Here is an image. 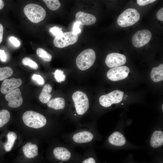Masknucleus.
Masks as SVG:
<instances>
[{"instance_id": "obj_1", "label": "nucleus", "mask_w": 163, "mask_h": 163, "mask_svg": "<svg viewBox=\"0 0 163 163\" xmlns=\"http://www.w3.org/2000/svg\"><path fill=\"white\" fill-rule=\"evenodd\" d=\"M22 119L24 124L27 126L34 129H39L44 126L47 120L41 114L36 111L29 110L25 112Z\"/></svg>"}, {"instance_id": "obj_2", "label": "nucleus", "mask_w": 163, "mask_h": 163, "mask_svg": "<svg viewBox=\"0 0 163 163\" xmlns=\"http://www.w3.org/2000/svg\"><path fill=\"white\" fill-rule=\"evenodd\" d=\"M24 13L31 22L38 23L45 18L46 11L41 6L37 4L31 3L26 5L24 8Z\"/></svg>"}, {"instance_id": "obj_3", "label": "nucleus", "mask_w": 163, "mask_h": 163, "mask_svg": "<svg viewBox=\"0 0 163 163\" xmlns=\"http://www.w3.org/2000/svg\"><path fill=\"white\" fill-rule=\"evenodd\" d=\"M94 51L91 49H85L82 52L76 59V65L80 70L88 69L94 64L96 59Z\"/></svg>"}, {"instance_id": "obj_4", "label": "nucleus", "mask_w": 163, "mask_h": 163, "mask_svg": "<svg viewBox=\"0 0 163 163\" xmlns=\"http://www.w3.org/2000/svg\"><path fill=\"white\" fill-rule=\"evenodd\" d=\"M140 18V14L136 10L129 8L119 15L117 18V23L122 27H126L136 23L139 20Z\"/></svg>"}, {"instance_id": "obj_5", "label": "nucleus", "mask_w": 163, "mask_h": 163, "mask_svg": "<svg viewBox=\"0 0 163 163\" xmlns=\"http://www.w3.org/2000/svg\"><path fill=\"white\" fill-rule=\"evenodd\" d=\"M76 111L77 113L80 115L84 114L89 107V102L87 95L84 93L77 91L72 95Z\"/></svg>"}, {"instance_id": "obj_6", "label": "nucleus", "mask_w": 163, "mask_h": 163, "mask_svg": "<svg viewBox=\"0 0 163 163\" xmlns=\"http://www.w3.org/2000/svg\"><path fill=\"white\" fill-rule=\"evenodd\" d=\"M78 38V35L75 34L73 31L65 32L55 37L53 44L57 47L62 48L74 44Z\"/></svg>"}, {"instance_id": "obj_7", "label": "nucleus", "mask_w": 163, "mask_h": 163, "mask_svg": "<svg viewBox=\"0 0 163 163\" xmlns=\"http://www.w3.org/2000/svg\"><path fill=\"white\" fill-rule=\"evenodd\" d=\"M124 92L119 90H116L108 94L101 96L99 102L102 106L109 107L112 104L120 103L122 100Z\"/></svg>"}, {"instance_id": "obj_8", "label": "nucleus", "mask_w": 163, "mask_h": 163, "mask_svg": "<svg viewBox=\"0 0 163 163\" xmlns=\"http://www.w3.org/2000/svg\"><path fill=\"white\" fill-rule=\"evenodd\" d=\"M130 72L129 67L126 66L115 67L110 69L107 72V76L110 80L117 81L126 78Z\"/></svg>"}, {"instance_id": "obj_9", "label": "nucleus", "mask_w": 163, "mask_h": 163, "mask_svg": "<svg viewBox=\"0 0 163 163\" xmlns=\"http://www.w3.org/2000/svg\"><path fill=\"white\" fill-rule=\"evenodd\" d=\"M152 36L151 32L148 30L138 31L132 38L133 44L136 48L142 47L149 43Z\"/></svg>"}, {"instance_id": "obj_10", "label": "nucleus", "mask_w": 163, "mask_h": 163, "mask_svg": "<svg viewBox=\"0 0 163 163\" xmlns=\"http://www.w3.org/2000/svg\"><path fill=\"white\" fill-rule=\"evenodd\" d=\"M126 62V58L124 55L116 53L108 54L105 60L106 65L110 68L121 66L124 64Z\"/></svg>"}, {"instance_id": "obj_11", "label": "nucleus", "mask_w": 163, "mask_h": 163, "mask_svg": "<svg viewBox=\"0 0 163 163\" xmlns=\"http://www.w3.org/2000/svg\"><path fill=\"white\" fill-rule=\"evenodd\" d=\"M5 98L8 102V106L11 108H17L22 104L23 100L21 92L18 88H16L6 94Z\"/></svg>"}, {"instance_id": "obj_12", "label": "nucleus", "mask_w": 163, "mask_h": 163, "mask_svg": "<svg viewBox=\"0 0 163 163\" xmlns=\"http://www.w3.org/2000/svg\"><path fill=\"white\" fill-rule=\"evenodd\" d=\"M22 83L20 78H12L4 80L0 88V91L4 94H6L11 91L18 88Z\"/></svg>"}, {"instance_id": "obj_13", "label": "nucleus", "mask_w": 163, "mask_h": 163, "mask_svg": "<svg viewBox=\"0 0 163 163\" xmlns=\"http://www.w3.org/2000/svg\"><path fill=\"white\" fill-rule=\"evenodd\" d=\"M76 22L82 25H90L96 22V17L92 14L79 11L75 16Z\"/></svg>"}, {"instance_id": "obj_14", "label": "nucleus", "mask_w": 163, "mask_h": 163, "mask_svg": "<svg viewBox=\"0 0 163 163\" xmlns=\"http://www.w3.org/2000/svg\"><path fill=\"white\" fill-rule=\"evenodd\" d=\"M94 138L93 134L90 132L84 130L75 133L72 136L74 142L78 144L90 142Z\"/></svg>"}, {"instance_id": "obj_15", "label": "nucleus", "mask_w": 163, "mask_h": 163, "mask_svg": "<svg viewBox=\"0 0 163 163\" xmlns=\"http://www.w3.org/2000/svg\"><path fill=\"white\" fill-rule=\"evenodd\" d=\"M55 157L58 160L63 161L69 160L71 156L70 152L66 148L63 147H57L53 150Z\"/></svg>"}, {"instance_id": "obj_16", "label": "nucleus", "mask_w": 163, "mask_h": 163, "mask_svg": "<svg viewBox=\"0 0 163 163\" xmlns=\"http://www.w3.org/2000/svg\"><path fill=\"white\" fill-rule=\"evenodd\" d=\"M109 143L115 146H121L126 143V139L123 134L118 131L111 134L108 138Z\"/></svg>"}, {"instance_id": "obj_17", "label": "nucleus", "mask_w": 163, "mask_h": 163, "mask_svg": "<svg viewBox=\"0 0 163 163\" xmlns=\"http://www.w3.org/2000/svg\"><path fill=\"white\" fill-rule=\"evenodd\" d=\"M22 150L24 156L27 158H34L38 154V146L31 142L26 143L23 146Z\"/></svg>"}, {"instance_id": "obj_18", "label": "nucleus", "mask_w": 163, "mask_h": 163, "mask_svg": "<svg viewBox=\"0 0 163 163\" xmlns=\"http://www.w3.org/2000/svg\"><path fill=\"white\" fill-rule=\"evenodd\" d=\"M150 144L152 147L156 148L163 144V133L160 130H155L152 133L150 140Z\"/></svg>"}, {"instance_id": "obj_19", "label": "nucleus", "mask_w": 163, "mask_h": 163, "mask_svg": "<svg viewBox=\"0 0 163 163\" xmlns=\"http://www.w3.org/2000/svg\"><path fill=\"white\" fill-rule=\"evenodd\" d=\"M52 87L49 84L45 85L39 96V99L43 104H47L52 97L50 93Z\"/></svg>"}, {"instance_id": "obj_20", "label": "nucleus", "mask_w": 163, "mask_h": 163, "mask_svg": "<svg viewBox=\"0 0 163 163\" xmlns=\"http://www.w3.org/2000/svg\"><path fill=\"white\" fill-rule=\"evenodd\" d=\"M150 76L152 80L158 82L163 80V64H160L157 67L153 68L152 70Z\"/></svg>"}, {"instance_id": "obj_21", "label": "nucleus", "mask_w": 163, "mask_h": 163, "mask_svg": "<svg viewBox=\"0 0 163 163\" xmlns=\"http://www.w3.org/2000/svg\"><path fill=\"white\" fill-rule=\"evenodd\" d=\"M65 101L62 97H58L52 99L47 103V106L56 110L63 109L65 106Z\"/></svg>"}, {"instance_id": "obj_22", "label": "nucleus", "mask_w": 163, "mask_h": 163, "mask_svg": "<svg viewBox=\"0 0 163 163\" xmlns=\"http://www.w3.org/2000/svg\"><path fill=\"white\" fill-rule=\"evenodd\" d=\"M7 137V141L4 145V148L5 151L9 152L11 151L13 147L17 136L15 133L11 131L8 133Z\"/></svg>"}, {"instance_id": "obj_23", "label": "nucleus", "mask_w": 163, "mask_h": 163, "mask_svg": "<svg viewBox=\"0 0 163 163\" xmlns=\"http://www.w3.org/2000/svg\"><path fill=\"white\" fill-rule=\"evenodd\" d=\"M10 114L7 110L4 109L0 111V128L3 127L9 121Z\"/></svg>"}, {"instance_id": "obj_24", "label": "nucleus", "mask_w": 163, "mask_h": 163, "mask_svg": "<svg viewBox=\"0 0 163 163\" xmlns=\"http://www.w3.org/2000/svg\"><path fill=\"white\" fill-rule=\"evenodd\" d=\"M36 53L37 55L44 61L49 62L51 60V55L43 49L38 48L37 50Z\"/></svg>"}, {"instance_id": "obj_25", "label": "nucleus", "mask_w": 163, "mask_h": 163, "mask_svg": "<svg viewBox=\"0 0 163 163\" xmlns=\"http://www.w3.org/2000/svg\"><path fill=\"white\" fill-rule=\"evenodd\" d=\"M13 72V70L10 67H0V81L5 80L11 76Z\"/></svg>"}, {"instance_id": "obj_26", "label": "nucleus", "mask_w": 163, "mask_h": 163, "mask_svg": "<svg viewBox=\"0 0 163 163\" xmlns=\"http://www.w3.org/2000/svg\"><path fill=\"white\" fill-rule=\"evenodd\" d=\"M47 7L52 11L56 10L61 6V3L58 0H43Z\"/></svg>"}, {"instance_id": "obj_27", "label": "nucleus", "mask_w": 163, "mask_h": 163, "mask_svg": "<svg viewBox=\"0 0 163 163\" xmlns=\"http://www.w3.org/2000/svg\"><path fill=\"white\" fill-rule=\"evenodd\" d=\"M22 63L24 65L28 66L34 69H37L38 67L37 64L28 57L24 58L22 60Z\"/></svg>"}, {"instance_id": "obj_28", "label": "nucleus", "mask_w": 163, "mask_h": 163, "mask_svg": "<svg viewBox=\"0 0 163 163\" xmlns=\"http://www.w3.org/2000/svg\"><path fill=\"white\" fill-rule=\"evenodd\" d=\"M54 78L58 82L61 83L65 80V75L63 71L62 70L56 69L54 73Z\"/></svg>"}, {"instance_id": "obj_29", "label": "nucleus", "mask_w": 163, "mask_h": 163, "mask_svg": "<svg viewBox=\"0 0 163 163\" xmlns=\"http://www.w3.org/2000/svg\"><path fill=\"white\" fill-rule=\"evenodd\" d=\"M49 30L52 34L55 37L63 33L62 31L61 28L56 26L50 28Z\"/></svg>"}, {"instance_id": "obj_30", "label": "nucleus", "mask_w": 163, "mask_h": 163, "mask_svg": "<svg viewBox=\"0 0 163 163\" xmlns=\"http://www.w3.org/2000/svg\"><path fill=\"white\" fill-rule=\"evenodd\" d=\"M32 78L40 85H43L44 83L43 78L40 75L34 74L32 76Z\"/></svg>"}, {"instance_id": "obj_31", "label": "nucleus", "mask_w": 163, "mask_h": 163, "mask_svg": "<svg viewBox=\"0 0 163 163\" xmlns=\"http://www.w3.org/2000/svg\"><path fill=\"white\" fill-rule=\"evenodd\" d=\"M9 39L10 42L15 46L19 47L20 46V42L14 37H9Z\"/></svg>"}, {"instance_id": "obj_32", "label": "nucleus", "mask_w": 163, "mask_h": 163, "mask_svg": "<svg viewBox=\"0 0 163 163\" xmlns=\"http://www.w3.org/2000/svg\"><path fill=\"white\" fill-rule=\"evenodd\" d=\"M156 1L155 0H137V3L140 6H144L150 3H152Z\"/></svg>"}, {"instance_id": "obj_33", "label": "nucleus", "mask_w": 163, "mask_h": 163, "mask_svg": "<svg viewBox=\"0 0 163 163\" xmlns=\"http://www.w3.org/2000/svg\"><path fill=\"white\" fill-rule=\"evenodd\" d=\"M80 25L76 22L74 24L72 31L75 34H78L81 32V29L79 28Z\"/></svg>"}, {"instance_id": "obj_34", "label": "nucleus", "mask_w": 163, "mask_h": 163, "mask_svg": "<svg viewBox=\"0 0 163 163\" xmlns=\"http://www.w3.org/2000/svg\"><path fill=\"white\" fill-rule=\"evenodd\" d=\"M156 17L159 20L163 21V8H161L157 12L156 14Z\"/></svg>"}, {"instance_id": "obj_35", "label": "nucleus", "mask_w": 163, "mask_h": 163, "mask_svg": "<svg viewBox=\"0 0 163 163\" xmlns=\"http://www.w3.org/2000/svg\"><path fill=\"white\" fill-rule=\"evenodd\" d=\"M0 58L2 62L6 61L7 56L4 50H0Z\"/></svg>"}, {"instance_id": "obj_36", "label": "nucleus", "mask_w": 163, "mask_h": 163, "mask_svg": "<svg viewBox=\"0 0 163 163\" xmlns=\"http://www.w3.org/2000/svg\"><path fill=\"white\" fill-rule=\"evenodd\" d=\"M82 163H96V162L93 158L89 157L84 160Z\"/></svg>"}, {"instance_id": "obj_37", "label": "nucleus", "mask_w": 163, "mask_h": 163, "mask_svg": "<svg viewBox=\"0 0 163 163\" xmlns=\"http://www.w3.org/2000/svg\"><path fill=\"white\" fill-rule=\"evenodd\" d=\"M4 29L3 26L0 24V44L2 42L3 37Z\"/></svg>"}, {"instance_id": "obj_38", "label": "nucleus", "mask_w": 163, "mask_h": 163, "mask_svg": "<svg viewBox=\"0 0 163 163\" xmlns=\"http://www.w3.org/2000/svg\"><path fill=\"white\" fill-rule=\"evenodd\" d=\"M4 6V3L3 1L0 0V10L2 9Z\"/></svg>"}, {"instance_id": "obj_39", "label": "nucleus", "mask_w": 163, "mask_h": 163, "mask_svg": "<svg viewBox=\"0 0 163 163\" xmlns=\"http://www.w3.org/2000/svg\"><path fill=\"white\" fill-rule=\"evenodd\" d=\"M162 109H163V105H162Z\"/></svg>"}, {"instance_id": "obj_40", "label": "nucleus", "mask_w": 163, "mask_h": 163, "mask_svg": "<svg viewBox=\"0 0 163 163\" xmlns=\"http://www.w3.org/2000/svg\"><path fill=\"white\" fill-rule=\"evenodd\" d=\"M122 105H123V103H122Z\"/></svg>"}]
</instances>
